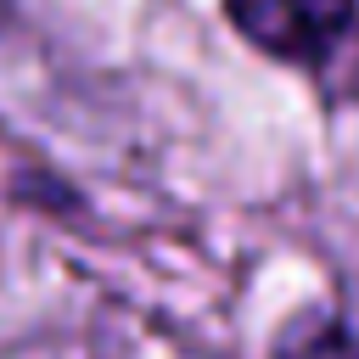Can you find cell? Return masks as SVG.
Instances as JSON below:
<instances>
[{
  "label": "cell",
  "mask_w": 359,
  "mask_h": 359,
  "mask_svg": "<svg viewBox=\"0 0 359 359\" xmlns=\"http://www.w3.org/2000/svg\"><path fill=\"white\" fill-rule=\"evenodd\" d=\"M6 359H62L56 348H28V353H6Z\"/></svg>",
  "instance_id": "3957f363"
},
{
  "label": "cell",
  "mask_w": 359,
  "mask_h": 359,
  "mask_svg": "<svg viewBox=\"0 0 359 359\" xmlns=\"http://www.w3.org/2000/svg\"><path fill=\"white\" fill-rule=\"evenodd\" d=\"M275 353H280V359H359V342H353L337 320H297V325L280 337Z\"/></svg>",
  "instance_id": "7a4b0ae2"
},
{
  "label": "cell",
  "mask_w": 359,
  "mask_h": 359,
  "mask_svg": "<svg viewBox=\"0 0 359 359\" xmlns=\"http://www.w3.org/2000/svg\"><path fill=\"white\" fill-rule=\"evenodd\" d=\"M6 17H11V6H6V0H0V34H6Z\"/></svg>",
  "instance_id": "277c9868"
},
{
  "label": "cell",
  "mask_w": 359,
  "mask_h": 359,
  "mask_svg": "<svg viewBox=\"0 0 359 359\" xmlns=\"http://www.w3.org/2000/svg\"><path fill=\"white\" fill-rule=\"evenodd\" d=\"M230 28L292 67H325L359 22V0H224Z\"/></svg>",
  "instance_id": "6da1fadb"
}]
</instances>
